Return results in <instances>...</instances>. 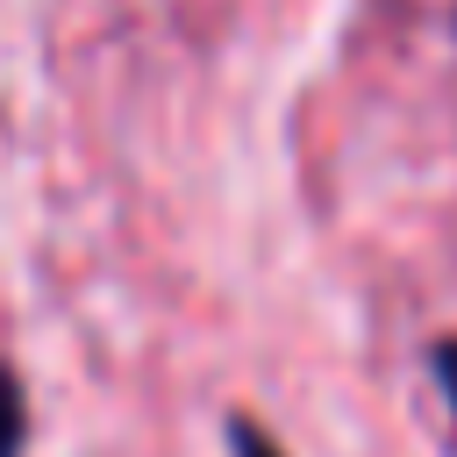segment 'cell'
<instances>
[{"mask_svg": "<svg viewBox=\"0 0 457 457\" xmlns=\"http://www.w3.org/2000/svg\"><path fill=\"white\" fill-rule=\"evenodd\" d=\"M21 443H29V400H21L14 371L0 364V457H21Z\"/></svg>", "mask_w": 457, "mask_h": 457, "instance_id": "6da1fadb", "label": "cell"}, {"mask_svg": "<svg viewBox=\"0 0 457 457\" xmlns=\"http://www.w3.org/2000/svg\"><path fill=\"white\" fill-rule=\"evenodd\" d=\"M428 371H436V386H443V400H450V414H457V336H443V343L428 350Z\"/></svg>", "mask_w": 457, "mask_h": 457, "instance_id": "7a4b0ae2", "label": "cell"}, {"mask_svg": "<svg viewBox=\"0 0 457 457\" xmlns=\"http://www.w3.org/2000/svg\"><path fill=\"white\" fill-rule=\"evenodd\" d=\"M228 443H236V457H286V450H278L257 421H228Z\"/></svg>", "mask_w": 457, "mask_h": 457, "instance_id": "3957f363", "label": "cell"}]
</instances>
